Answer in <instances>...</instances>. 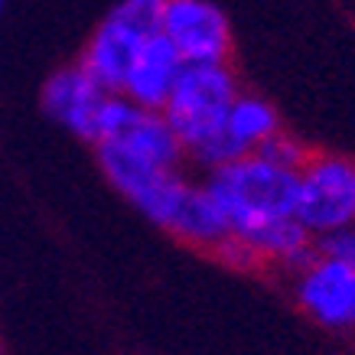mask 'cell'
<instances>
[{
	"label": "cell",
	"mask_w": 355,
	"mask_h": 355,
	"mask_svg": "<svg viewBox=\"0 0 355 355\" xmlns=\"http://www.w3.org/2000/svg\"><path fill=\"white\" fill-rule=\"evenodd\" d=\"M0 13H3V0H0Z\"/></svg>",
	"instance_id": "5bb4252c"
},
{
	"label": "cell",
	"mask_w": 355,
	"mask_h": 355,
	"mask_svg": "<svg viewBox=\"0 0 355 355\" xmlns=\"http://www.w3.org/2000/svg\"><path fill=\"white\" fill-rule=\"evenodd\" d=\"M147 36H153V33L137 30L134 23H128L124 17H118V13L111 10L108 17L95 26V33L88 36V43L82 46V55H78L76 62L82 65L101 88H108L111 95H118L130 62L137 59V49Z\"/></svg>",
	"instance_id": "30bf717a"
},
{
	"label": "cell",
	"mask_w": 355,
	"mask_h": 355,
	"mask_svg": "<svg viewBox=\"0 0 355 355\" xmlns=\"http://www.w3.org/2000/svg\"><path fill=\"white\" fill-rule=\"evenodd\" d=\"M245 92L241 78H238L235 65H183V72L176 78L166 105H163V118L183 144L186 163H193L199 153L212 144L228 108L235 105V98Z\"/></svg>",
	"instance_id": "7a4b0ae2"
},
{
	"label": "cell",
	"mask_w": 355,
	"mask_h": 355,
	"mask_svg": "<svg viewBox=\"0 0 355 355\" xmlns=\"http://www.w3.org/2000/svg\"><path fill=\"white\" fill-rule=\"evenodd\" d=\"M160 36L186 65H225L235 55V33L216 0H163Z\"/></svg>",
	"instance_id": "8992f818"
},
{
	"label": "cell",
	"mask_w": 355,
	"mask_h": 355,
	"mask_svg": "<svg viewBox=\"0 0 355 355\" xmlns=\"http://www.w3.org/2000/svg\"><path fill=\"white\" fill-rule=\"evenodd\" d=\"M316 248L326 251V254H333V258L345 261L355 270V225L343 228V232H336V235L323 238V241H316Z\"/></svg>",
	"instance_id": "4fadbf2b"
},
{
	"label": "cell",
	"mask_w": 355,
	"mask_h": 355,
	"mask_svg": "<svg viewBox=\"0 0 355 355\" xmlns=\"http://www.w3.org/2000/svg\"><path fill=\"white\" fill-rule=\"evenodd\" d=\"M202 183L232 238H248L274 222L297 218V173L280 170L258 153L209 170Z\"/></svg>",
	"instance_id": "6da1fadb"
},
{
	"label": "cell",
	"mask_w": 355,
	"mask_h": 355,
	"mask_svg": "<svg viewBox=\"0 0 355 355\" xmlns=\"http://www.w3.org/2000/svg\"><path fill=\"white\" fill-rule=\"evenodd\" d=\"M293 300L316 326L329 333H355V270L345 261L313 251L297 270H291Z\"/></svg>",
	"instance_id": "5b68a950"
},
{
	"label": "cell",
	"mask_w": 355,
	"mask_h": 355,
	"mask_svg": "<svg viewBox=\"0 0 355 355\" xmlns=\"http://www.w3.org/2000/svg\"><path fill=\"white\" fill-rule=\"evenodd\" d=\"M111 92L101 88L78 62L55 69L43 85V111L55 124H62L69 134L88 140L92 147L98 144L105 111L111 105Z\"/></svg>",
	"instance_id": "9c48e42d"
},
{
	"label": "cell",
	"mask_w": 355,
	"mask_h": 355,
	"mask_svg": "<svg viewBox=\"0 0 355 355\" xmlns=\"http://www.w3.org/2000/svg\"><path fill=\"white\" fill-rule=\"evenodd\" d=\"M280 128H284V124H280L277 108H274L264 95L245 88V92L235 98V105L228 108L225 121H222V130H218L216 137H212V144L196 157L193 166L209 173V170L225 166V163L241 160V157H254Z\"/></svg>",
	"instance_id": "ba28073f"
},
{
	"label": "cell",
	"mask_w": 355,
	"mask_h": 355,
	"mask_svg": "<svg viewBox=\"0 0 355 355\" xmlns=\"http://www.w3.org/2000/svg\"><path fill=\"white\" fill-rule=\"evenodd\" d=\"M134 209H140L170 238L183 241L186 248L202 251V254H212V258L228 241V225L218 212V205L212 202L205 183L193 180L183 170L163 173L160 180H153L134 199Z\"/></svg>",
	"instance_id": "3957f363"
},
{
	"label": "cell",
	"mask_w": 355,
	"mask_h": 355,
	"mask_svg": "<svg viewBox=\"0 0 355 355\" xmlns=\"http://www.w3.org/2000/svg\"><path fill=\"white\" fill-rule=\"evenodd\" d=\"M183 65L186 62L176 55V49L163 40L160 33H153V36H147L140 43L137 59L130 62L118 95L128 98L130 105H137V108L163 111L176 78L183 72Z\"/></svg>",
	"instance_id": "8fae6325"
},
{
	"label": "cell",
	"mask_w": 355,
	"mask_h": 355,
	"mask_svg": "<svg viewBox=\"0 0 355 355\" xmlns=\"http://www.w3.org/2000/svg\"><path fill=\"white\" fill-rule=\"evenodd\" d=\"M310 153L313 147H306L297 134H291V130H284L280 128L274 137L264 144L258 150L261 160H268L274 163V166H280V170H291V173H300L303 170V163L310 160Z\"/></svg>",
	"instance_id": "7c38bea8"
},
{
	"label": "cell",
	"mask_w": 355,
	"mask_h": 355,
	"mask_svg": "<svg viewBox=\"0 0 355 355\" xmlns=\"http://www.w3.org/2000/svg\"><path fill=\"white\" fill-rule=\"evenodd\" d=\"M111 140L124 150H130L134 157H140L144 163H150L153 170L173 173L186 166L183 144L176 140V134L170 130L166 118L160 111H147L130 105L128 98L114 95L108 111H105V124L98 134V144Z\"/></svg>",
	"instance_id": "52a82bcc"
},
{
	"label": "cell",
	"mask_w": 355,
	"mask_h": 355,
	"mask_svg": "<svg viewBox=\"0 0 355 355\" xmlns=\"http://www.w3.org/2000/svg\"><path fill=\"white\" fill-rule=\"evenodd\" d=\"M297 222L316 241L355 225V160L313 150L297 173Z\"/></svg>",
	"instance_id": "277c9868"
}]
</instances>
